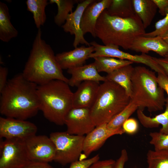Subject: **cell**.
<instances>
[{
  "instance_id": "obj_17",
  "label": "cell",
  "mask_w": 168,
  "mask_h": 168,
  "mask_svg": "<svg viewBox=\"0 0 168 168\" xmlns=\"http://www.w3.org/2000/svg\"><path fill=\"white\" fill-rule=\"evenodd\" d=\"M100 85L99 82L92 81L82 82L73 93L72 107L90 109L96 100Z\"/></svg>"
},
{
  "instance_id": "obj_10",
  "label": "cell",
  "mask_w": 168,
  "mask_h": 168,
  "mask_svg": "<svg viewBox=\"0 0 168 168\" xmlns=\"http://www.w3.org/2000/svg\"><path fill=\"white\" fill-rule=\"evenodd\" d=\"M24 142L30 161L49 163L54 160L55 148L49 137L36 134Z\"/></svg>"
},
{
  "instance_id": "obj_37",
  "label": "cell",
  "mask_w": 168,
  "mask_h": 168,
  "mask_svg": "<svg viewBox=\"0 0 168 168\" xmlns=\"http://www.w3.org/2000/svg\"><path fill=\"white\" fill-rule=\"evenodd\" d=\"M157 76L159 85L166 92L168 98V76L165 74L158 73Z\"/></svg>"
},
{
  "instance_id": "obj_20",
  "label": "cell",
  "mask_w": 168,
  "mask_h": 168,
  "mask_svg": "<svg viewBox=\"0 0 168 168\" xmlns=\"http://www.w3.org/2000/svg\"><path fill=\"white\" fill-rule=\"evenodd\" d=\"M164 111L153 117L146 115L141 110L138 109L137 116L140 123L144 127L152 128L158 127L161 125L159 132L164 134H168V98H166Z\"/></svg>"
},
{
  "instance_id": "obj_24",
  "label": "cell",
  "mask_w": 168,
  "mask_h": 168,
  "mask_svg": "<svg viewBox=\"0 0 168 168\" xmlns=\"http://www.w3.org/2000/svg\"><path fill=\"white\" fill-rule=\"evenodd\" d=\"M93 58L94 63L98 72H104L107 74L133 63L128 60L106 56L97 57Z\"/></svg>"
},
{
  "instance_id": "obj_31",
  "label": "cell",
  "mask_w": 168,
  "mask_h": 168,
  "mask_svg": "<svg viewBox=\"0 0 168 168\" xmlns=\"http://www.w3.org/2000/svg\"><path fill=\"white\" fill-rule=\"evenodd\" d=\"M168 30V12L164 17L157 21L155 24V30L150 32L145 33L143 36L153 37L161 36Z\"/></svg>"
},
{
  "instance_id": "obj_11",
  "label": "cell",
  "mask_w": 168,
  "mask_h": 168,
  "mask_svg": "<svg viewBox=\"0 0 168 168\" xmlns=\"http://www.w3.org/2000/svg\"><path fill=\"white\" fill-rule=\"evenodd\" d=\"M36 126L26 120L0 117V137L25 140L36 134Z\"/></svg>"
},
{
  "instance_id": "obj_40",
  "label": "cell",
  "mask_w": 168,
  "mask_h": 168,
  "mask_svg": "<svg viewBox=\"0 0 168 168\" xmlns=\"http://www.w3.org/2000/svg\"><path fill=\"white\" fill-rule=\"evenodd\" d=\"M155 60L168 76V55L160 58L154 57Z\"/></svg>"
},
{
  "instance_id": "obj_9",
  "label": "cell",
  "mask_w": 168,
  "mask_h": 168,
  "mask_svg": "<svg viewBox=\"0 0 168 168\" xmlns=\"http://www.w3.org/2000/svg\"><path fill=\"white\" fill-rule=\"evenodd\" d=\"M95 49V51L89 56V58L106 56L127 60L133 62L141 63L149 67L155 72L165 74L155 60L154 57L145 54L133 55L120 50L119 47L112 45H100L95 41L90 43Z\"/></svg>"
},
{
  "instance_id": "obj_32",
  "label": "cell",
  "mask_w": 168,
  "mask_h": 168,
  "mask_svg": "<svg viewBox=\"0 0 168 168\" xmlns=\"http://www.w3.org/2000/svg\"><path fill=\"white\" fill-rule=\"evenodd\" d=\"M99 159V155L97 154L88 159L79 160L71 163L69 168H88Z\"/></svg>"
},
{
  "instance_id": "obj_27",
  "label": "cell",
  "mask_w": 168,
  "mask_h": 168,
  "mask_svg": "<svg viewBox=\"0 0 168 168\" xmlns=\"http://www.w3.org/2000/svg\"><path fill=\"white\" fill-rule=\"evenodd\" d=\"M77 0H50V4L55 3L58 7V12L54 17L55 24L62 26L65 22L68 15L72 12L74 5L78 3Z\"/></svg>"
},
{
  "instance_id": "obj_22",
  "label": "cell",
  "mask_w": 168,
  "mask_h": 168,
  "mask_svg": "<svg viewBox=\"0 0 168 168\" xmlns=\"http://www.w3.org/2000/svg\"><path fill=\"white\" fill-rule=\"evenodd\" d=\"M134 69L132 64L127 65L107 74L105 77L106 81L113 82L122 87L130 97L131 78Z\"/></svg>"
},
{
  "instance_id": "obj_23",
  "label": "cell",
  "mask_w": 168,
  "mask_h": 168,
  "mask_svg": "<svg viewBox=\"0 0 168 168\" xmlns=\"http://www.w3.org/2000/svg\"><path fill=\"white\" fill-rule=\"evenodd\" d=\"M9 9L5 3L0 2V39L5 42H9L16 37L18 31L10 21Z\"/></svg>"
},
{
  "instance_id": "obj_29",
  "label": "cell",
  "mask_w": 168,
  "mask_h": 168,
  "mask_svg": "<svg viewBox=\"0 0 168 168\" xmlns=\"http://www.w3.org/2000/svg\"><path fill=\"white\" fill-rule=\"evenodd\" d=\"M138 109V106L130 100L124 109L107 124V128L112 130L122 128L124 123Z\"/></svg>"
},
{
  "instance_id": "obj_19",
  "label": "cell",
  "mask_w": 168,
  "mask_h": 168,
  "mask_svg": "<svg viewBox=\"0 0 168 168\" xmlns=\"http://www.w3.org/2000/svg\"><path fill=\"white\" fill-rule=\"evenodd\" d=\"M67 72L71 75L68 83L69 86L74 87L79 85L85 81H92L97 82L106 81L105 77L99 74L93 62L90 64L71 68Z\"/></svg>"
},
{
  "instance_id": "obj_34",
  "label": "cell",
  "mask_w": 168,
  "mask_h": 168,
  "mask_svg": "<svg viewBox=\"0 0 168 168\" xmlns=\"http://www.w3.org/2000/svg\"><path fill=\"white\" fill-rule=\"evenodd\" d=\"M116 161L112 159L98 160L88 168H114Z\"/></svg>"
},
{
  "instance_id": "obj_12",
  "label": "cell",
  "mask_w": 168,
  "mask_h": 168,
  "mask_svg": "<svg viewBox=\"0 0 168 168\" xmlns=\"http://www.w3.org/2000/svg\"><path fill=\"white\" fill-rule=\"evenodd\" d=\"M66 131L72 135L84 136L96 127L91 116L90 109L72 108L65 116Z\"/></svg>"
},
{
  "instance_id": "obj_2",
  "label": "cell",
  "mask_w": 168,
  "mask_h": 168,
  "mask_svg": "<svg viewBox=\"0 0 168 168\" xmlns=\"http://www.w3.org/2000/svg\"><path fill=\"white\" fill-rule=\"evenodd\" d=\"M42 31L38 29L32 48L22 72L28 80L38 86L55 80L68 83L49 45L42 39Z\"/></svg>"
},
{
  "instance_id": "obj_8",
  "label": "cell",
  "mask_w": 168,
  "mask_h": 168,
  "mask_svg": "<svg viewBox=\"0 0 168 168\" xmlns=\"http://www.w3.org/2000/svg\"><path fill=\"white\" fill-rule=\"evenodd\" d=\"M30 161L24 140L0 141V168H23Z\"/></svg>"
},
{
  "instance_id": "obj_35",
  "label": "cell",
  "mask_w": 168,
  "mask_h": 168,
  "mask_svg": "<svg viewBox=\"0 0 168 168\" xmlns=\"http://www.w3.org/2000/svg\"><path fill=\"white\" fill-rule=\"evenodd\" d=\"M128 159V154L126 150L122 149L119 157L115 161L114 168H124L125 163Z\"/></svg>"
},
{
  "instance_id": "obj_38",
  "label": "cell",
  "mask_w": 168,
  "mask_h": 168,
  "mask_svg": "<svg viewBox=\"0 0 168 168\" xmlns=\"http://www.w3.org/2000/svg\"><path fill=\"white\" fill-rule=\"evenodd\" d=\"M8 73L7 68L0 66V92L3 89L7 83Z\"/></svg>"
},
{
  "instance_id": "obj_18",
  "label": "cell",
  "mask_w": 168,
  "mask_h": 168,
  "mask_svg": "<svg viewBox=\"0 0 168 168\" xmlns=\"http://www.w3.org/2000/svg\"><path fill=\"white\" fill-rule=\"evenodd\" d=\"M130 49L145 54L152 51L162 57L168 55V45L160 36L138 37L133 42Z\"/></svg>"
},
{
  "instance_id": "obj_21",
  "label": "cell",
  "mask_w": 168,
  "mask_h": 168,
  "mask_svg": "<svg viewBox=\"0 0 168 168\" xmlns=\"http://www.w3.org/2000/svg\"><path fill=\"white\" fill-rule=\"evenodd\" d=\"M135 14L141 21L144 28L149 26L156 15L157 7L153 0H132Z\"/></svg>"
},
{
  "instance_id": "obj_33",
  "label": "cell",
  "mask_w": 168,
  "mask_h": 168,
  "mask_svg": "<svg viewBox=\"0 0 168 168\" xmlns=\"http://www.w3.org/2000/svg\"><path fill=\"white\" fill-rule=\"evenodd\" d=\"M122 128L124 133L133 134L136 133L138 130V123L135 119L129 118L124 123Z\"/></svg>"
},
{
  "instance_id": "obj_3",
  "label": "cell",
  "mask_w": 168,
  "mask_h": 168,
  "mask_svg": "<svg viewBox=\"0 0 168 168\" xmlns=\"http://www.w3.org/2000/svg\"><path fill=\"white\" fill-rule=\"evenodd\" d=\"M96 37L105 45L130 49L134 40L145 33L143 24L136 14L128 18L111 16L106 9L101 14L95 29Z\"/></svg>"
},
{
  "instance_id": "obj_16",
  "label": "cell",
  "mask_w": 168,
  "mask_h": 168,
  "mask_svg": "<svg viewBox=\"0 0 168 168\" xmlns=\"http://www.w3.org/2000/svg\"><path fill=\"white\" fill-rule=\"evenodd\" d=\"M94 51L95 49L92 46L87 47L82 46L75 48L73 50L58 53L55 57L61 68L68 70L83 65L89 58L90 55Z\"/></svg>"
},
{
  "instance_id": "obj_7",
  "label": "cell",
  "mask_w": 168,
  "mask_h": 168,
  "mask_svg": "<svg viewBox=\"0 0 168 168\" xmlns=\"http://www.w3.org/2000/svg\"><path fill=\"white\" fill-rule=\"evenodd\" d=\"M50 138L55 148L54 161L65 165L80 160L83 152L84 136L72 135L65 132H52Z\"/></svg>"
},
{
  "instance_id": "obj_36",
  "label": "cell",
  "mask_w": 168,
  "mask_h": 168,
  "mask_svg": "<svg viewBox=\"0 0 168 168\" xmlns=\"http://www.w3.org/2000/svg\"><path fill=\"white\" fill-rule=\"evenodd\" d=\"M160 14L165 16L168 12V0H153Z\"/></svg>"
},
{
  "instance_id": "obj_15",
  "label": "cell",
  "mask_w": 168,
  "mask_h": 168,
  "mask_svg": "<svg viewBox=\"0 0 168 168\" xmlns=\"http://www.w3.org/2000/svg\"><path fill=\"white\" fill-rule=\"evenodd\" d=\"M112 0H95L84 10L81 18V28L84 35L90 33L96 37L95 29L97 21L101 13L109 6Z\"/></svg>"
},
{
  "instance_id": "obj_30",
  "label": "cell",
  "mask_w": 168,
  "mask_h": 168,
  "mask_svg": "<svg viewBox=\"0 0 168 168\" xmlns=\"http://www.w3.org/2000/svg\"><path fill=\"white\" fill-rule=\"evenodd\" d=\"M150 143L153 145L155 151H168V134H164L159 132H151Z\"/></svg>"
},
{
  "instance_id": "obj_14",
  "label": "cell",
  "mask_w": 168,
  "mask_h": 168,
  "mask_svg": "<svg viewBox=\"0 0 168 168\" xmlns=\"http://www.w3.org/2000/svg\"><path fill=\"white\" fill-rule=\"evenodd\" d=\"M94 0H85L77 3L75 10L68 16L65 23L61 26L66 32L75 36L73 45L76 48L80 44L90 46V43L84 37L81 28V22L83 13L86 7Z\"/></svg>"
},
{
  "instance_id": "obj_41",
  "label": "cell",
  "mask_w": 168,
  "mask_h": 168,
  "mask_svg": "<svg viewBox=\"0 0 168 168\" xmlns=\"http://www.w3.org/2000/svg\"><path fill=\"white\" fill-rule=\"evenodd\" d=\"M161 36L168 45V30L165 32Z\"/></svg>"
},
{
  "instance_id": "obj_5",
  "label": "cell",
  "mask_w": 168,
  "mask_h": 168,
  "mask_svg": "<svg viewBox=\"0 0 168 168\" xmlns=\"http://www.w3.org/2000/svg\"><path fill=\"white\" fill-rule=\"evenodd\" d=\"M155 72L144 66L134 67L131 100L143 111L145 108L151 113L161 111L165 105L164 91L158 84Z\"/></svg>"
},
{
  "instance_id": "obj_28",
  "label": "cell",
  "mask_w": 168,
  "mask_h": 168,
  "mask_svg": "<svg viewBox=\"0 0 168 168\" xmlns=\"http://www.w3.org/2000/svg\"><path fill=\"white\" fill-rule=\"evenodd\" d=\"M147 160V168H168V151L149 150Z\"/></svg>"
},
{
  "instance_id": "obj_39",
  "label": "cell",
  "mask_w": 168,
  "mask_h": 168,
  "mask_svg": "<svg viewBox=\"0 0 168 168\" xmlns=\"http://www.w3.org/2000/svg\"><path fill=\"white\" fill-rule=\"evenodd\" d=\"M23 168H54L49 163L30 161Z\"/></svg>"
},
{
  "instance_id": "obj_13",
  "label": "cell",
  "mask_w": 168,
  "mask_h": 168,
  "mask_svg": "<svg viewBox=\"0 0 168 168\" xmlns=\"http://www.w3.org/2000/svg\"><path fill=\"white\" fill-rule=\"evenodd\" d=\"M124 133L122 128L110 129L107 128L106 124L96 126L85 136L83 152L85 159L92 152L100 148L110 137Z\"/></svg>"
},
{
  "instance_id": "obj_1",
  "label": "cell",
  "mask_w": 168,
  "mask_h": 168,
  "mask_svg": "<svg viewBox=\"0 0 168 168\" xmlns=\"http://www.w3.org/2000/svg\"><path fill=\"white\" fill-rule=\"evenodd\" d=\"M38 85L27 80L22 73L8 80L0 92V113L6 117L26 120L40 110Z\"/></svg>"
},
{
  "instance_id": "obj_4",
  "label": "cell",
  "mask_w": 168,
  "mask_h": 168,
  "mask_svg": "<svg viewBox=\"0 0 168 168\" xmlns=\"http://www.w3.org/2000/svg\"><path fill=\"white\" fill-rule=\"evenodd\" d=\"M40 110L48 121L58 125L64 124L65 116L72 108L73 93L68 84L55 80L38 86Z\"/></svg>"
},
{
  "instance_id": "obj_25",
  "label": "cell",
  "mask_w": 168,
  "mask_h": 168,
  "mask_svg": "<svg viewBox=\"0 0 168 168\" xmlns=\"http://www.w3.org/2000/svg\"><path fill=\"white\" fill-rule=\"evenodd\" d=\"M106 10L109 15L122 18H129L136 15L132 0H112Z\"/></svg>"
},
{
  "instance_id": "obj_6",
  "label": "cell",
  "mask_w": 168,
  "mask_h": 168,
  "mask_svg": "<svg viewBox=\"0 0 168 168\" xmlns=\"http://www.w3.org/2000/svg\"><path fill=\"white\" fill-rule=\"evenodd\" d=\"M131 98L117 84L106 81L100 84L95 102L90 109L96 126L108 124L129 103Z\"/></svg>"
},
{
  "instance_id": "obj_26",
  "label": "cell",
  "mask_w": 168,
  "mask_h": 168,
  "mask_svg": "<svg viewBox=\"0 0 168 168\" xmlns=\"http://www.w3.org/2000/svg\"><path fill=\"white\" fill-rule=\"evenodd\" d=\"M48 2L47 0H27L26 1L27 9L32 13L35 24L38 29L46 21L45 8Z\"/></svg>"
}]
</instances>
